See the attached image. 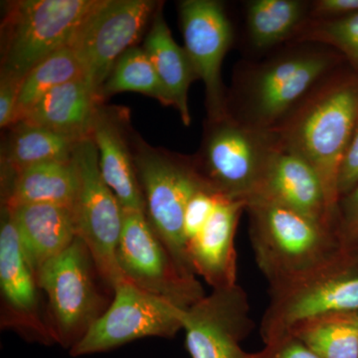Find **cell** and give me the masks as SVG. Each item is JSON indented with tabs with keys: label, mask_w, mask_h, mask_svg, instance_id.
I'll list each match as a JSON object with an SVG mask.
<instances>
[{
	"label": "cell",
	"mask_w": 358,
	"mask_h": 358,
	"mask_svg": "<svg viewBox=\"0 0 358 358\" xmlns=\"http://www.w3.org/2000/svg\"><path fill=\"white\" fill-rule=\"evenodd\" d=\"M96 0L7 2L1 23V69L23 79L39 62L71 46Z\"/></svg>",
	"instance_id": "6"
},
{
	"label": "cell",
	"mask_w": 358,
	"mask_h": 358,
	"mask_svg": "<svg viewBox=\"0 0 358 358\" xmlns=\"http://www.w3.org/2000/svg\"><path fill=\"white\" fill-rule=\"evenodd\" d=\"M358 185V121L345 155L341 159L338 178L339 199ZM339 201V200H338Z\"/></svg>",
	"instance_id": "33"
},
{
	"label": "cell",
	"mask_w": 358,
	"mask_h": 358,
	"mask_svg": "<svg viewBox=\"0 0 358 358\" xmlns=\"http://www.w3.org/2000/svg\"><path fill=\"white\" fill-rule=\"evenodd\" d=\"M131 147L148 222L179 268L185 274L197 277L188 260L183 220L192 195L208 185L193 157L152 147L134 133Z\"/></svg>",
	"instance_id": "4"
},
{
	"label": "cell",
	"mask_w": 358,
	"mask_h": 358,
	"mask_svg": "<svg viewBox=\"0 0 358 358\" xmlns=\"http://www.w3.org/2000/svg\"><path fill=\"white\" fill-rule=\"evenodd\" d=\"M103 102L85 77L79 78L47 93L20 122L84 140L91 136L96 110Z\"/></svg>",
	"instance_id": "20"
},
{
	"label": "cell",
	"mask_w": 358,
	"mask_h": 358,
	"mask_svg": "<svg viewBox=\"0 0 358 358\" xmlns=\"http://www.w3.org/2000/svg\"><path fill=\"white\" fill-rule=\"evenodd\" d=\"M185 312L171 301L122 280L115 285L109 308L70 355L78 357L107 352L145 338H173L183 331Z\"/></svg>",
	"instance_id": "9"
},
{
	"label": "cell",
	"mask_w": 358,
	"mask_h": 358,
	"mask_svg": "<svg viewBox=\"0 0 358 358\" xmlns=\"http://www.w3.org/2000/svg\"><path fill=\"white\" fill-rule=\"evenodd\" d=\"M248 296L239 285L213 289L183 317L186 350L192 358H256L241 343L253 329Z\"/></svg>",
	"instance_id": "14"
},
{
	"label": "cell",
	"mask_w": 358,
	"mask_h": 358,
	"mask_svg": "<svg viewBox=\"0 0 358 358\" xmlns=\"http://www.w3.org/2000/svg\"><path fill=\"white\" fill-rule=\"evenodd\" d=\"M124 92L143 94L166 107H173L152 61L143 47L136 45L117 59L101 90V98L105 101L108 96Z\"/></svg>",
	"instance_id": "26"
},
{
	"label": "cell",
	"mask_w": 358,
	"mask_h": 358,
	"mask_svg": "<svg viewBox=\"0 0 358 358\" xmlns=\"http://www.w3.org/2000/svg\"><path fill=\"white\" fill-rule=\"evenodd\" d=\"M256 358H320L303 341L292 334L265 343V348L256 352Z\"/></svg>",
	"instance_id": "31"
},
{
	"label": "cell",
	"mask_w": 358,
	"mask_h": 358,
	"mask_svg": "<svg viewBox=\"0 0 358 358\" xmlns=\"http://www.w3.org/2000/svg\"><path fill=\"white\" fill-rule=\"evenodd\" d=\"M223 199L222 195L214 192L208 186L201 188L192 195L186 205L183 220L186 246L188 242L201 232Z\"/></svg>",
	"instance_id": "29"
},
{
	"label": "cell",
	"mask_w": 358,
	"mask_h": 358,
	"mask_svg": "<svg viewBox=\"0 0 358 358\" xmlns=\"http://www.w3.org/2000/svg\"><path fill=\"white\" fill-rule=\"evenodd\" d=\"M78 174L74 162H51L28 167L1 185V205L53 204L72 207L76 199Z\"/></svg>",
	"instance_id": "22"
},
{
	"label": "cell",
	"mask_w": 358,
	"mask_h": 358,
	"mask_svg": "<svg viewBox=\"0 0 358 358\" xmlns=\"http://www.w3.org/2000/svg\"><path fill=\"white\" fill-rule=\"evenodd\" d=\"M178 16L183 47L204 84L208 121H221L230 115L221 71L233 43V27L225 7L217 0H182Z\"/></svg>",
	"instance_id": "13"
},
{
	"label": "cell",
	"mask_w": 358,
	"mask_h": 358,
	"mask_svg": "<svg viewBox=\"0 0 358 358\" xmlns=\"http://www.w3.org/2000/svg\"><path fill=\"white\" fill-rule=\"evenodd\" d=\"M1 148V185L28 167L51 162H70L78 143L70 138L18 122L9 127Z\"/></svg>",
	"instance_id": "23"
},
{
	"label": "cell",
	"mask_w": 358,
	"mask_h": 358,
	"mask_svg": "<svg viewBox=\"0 0 358 358\" xmlns=\"http://www.w3.org/2000/svg\"><path fill=\"white\" fill-rule=\"evenodd\" d=\"M334 232L350 253L358 245V185L339 199Z\"/></svg>",
	"instance_id": "30"
},
{
	"label": "cell",
	"mask_w": 358,
	"mask_h": 358,
	"mask_svg": "<svg viewBox=\"0 0 358 358\" xmlns=\"http://www.w3.org/2000/svg\"><path fill=\"white\" fill-rule=\"evenodd\" d=\"M37 275L21 246L10 212L1 205L0 221V296L2 329L28 341L54 345L40 306Z\"/></svg>",
	"instance_id": "15"
},
{
	"label": "cell",
	"mask_w": 358,
	"mask_h": 358,
	"mask_svg": "<svg viewBox=\"0 0 358 358\" xmlns=\"http://www.w3.org/2000/svg\"><path fill=\"white\" fill-rule=\"evenodd\" d=\"M8 209L21 246L36 274L77 238L72 207L31 204Z\"/></svg>",
	"instance_id": "19"
},
{
	"label": "cell",
	"mask_w": 358,
	"mask_h": 358,
	"mask_svg": "<svg viewBox=\"0 0 358 358\" xmlns=\"http://www.w3.org/2000/svg\"><path fill=\"white\" fill-rule=\"evenodd\" d=\"M133 134L127 108L103 103L99 106L91 138L98 150L101 174L122 210L145 213V200L134 167Z\"/></svg>",
	"instance_id": "16"
},
{
	"label": "cell",
	"mask_w": 358,
	"mask_h": 358,
	"mask_svg": "<svg viewBox=\"0 0 358 358\" xmlns=\"http://www.w3.org/2000/svg\"><path fill=\"white\" fill-rule=\"evenodd\" d=\"M250 238L256 262L278 293L348 262L336 232L298 212L260 199L249 200Z\"/></svg>",
	"instance_id": "1"
},
{
	"label": "cell",
	"mask_w": 358,
	"mask_h": 358,
	"mask_svg": "<svg viewBox=\"0 0 358 358\" xmlns=\"http://www.w3.org/2000/svg\"><path fill=\"white\" fill-rule=\"evenodd\" d=\"M358 13V0H317L312 2L310 18L338 17Z\"/></svg>",
	"instance_id": "34"
},
{
	"label": "cell",
	"mask_w": 358,
	"mask_h": 358,
	"mask_svg": "<svg viewBox=\"0 0 358 358\" xmlns=\"http://www.w3.org/2000/svg\"><path fill=\"white\" fill-rule=\"evenodd\" d=\"M159 3L155 0H96L85 18L70 47L81 63L85 79L100 96L117 59L136 46Z\"/></svg>",
	"instance_id": "11"
},
{
	"label": "cell",
	"mask_w": 358,
	"mask_h": 358,
	"mask_svg": "<svg viewBox=\"0 0 358 358\" xmlns=\"http://www.w3.org/2000/svg\"><path fill=\"white\" fill-rule=\"evenodd\" d=\"M83 77L81 63L70 46L45 58L23 78L15 122L52 90Z\"/></svg>",
	"instance_id": "27"
},
{
	"label": "cell",
	"mask_w": 358,
	"mask_h": 358,
	"mask_svg": "<svg viewBox=\"0 0 358 358\" xmlns=\"http://www.w3.org/2000/svg\"><path fill=\"white\" fill-rule=\"evenodd\" d=\"M278 145L275 131L252 128L228 115L221 121H207L201 148L193 157L214 192L248 203Z\"/></svg>",
	"instance_id": "7"
},
{
	"label": "cell",
	"mask_w": 358,
	"mask_h": 358,
	"mask_svg": "<svg viewBox=\"0 0 358 358\" xmlns=\"http://www.w3.org/2000/svg\"><path fill=\"white\" fill-rule=\"evenodd\" d=\"M248 70L237 88L231 117L247 126L275 131L338 64L336 50L303 42Z\"/></svg>",
	"instance_id": "3"
},
{
	"label": "cell",
	"mask_w": 358,
	"mask_h": 358,
	"mask_svg": "<svg viewBox=\"0 0 358 358\" xmlns=\"http://www.w3.org/2000/svg\"><path fill=\"white\" fill-rule=\"evenodd\" d=\"M289 334L320 358H358V312L333 313L308 320Z\"/></svg>",
	"instance_id": "25"
},
{
	"label": "cell",
	"mask_w": 358,
	"mask_h": 358,
	"mask_svg": "<svg viewBox=\"0 0 358 358\" xmlns=\"http://www.w3.org/2000/svg\"><path fill=\"white\" fill-rule=\"evenodd\" d=\"M246 208V201L224 197L201 232L188 242V260L193 272L203 278L212 289L237 284L235 237Z\"/></svg>",
	"instance_id": "18"
},
{
	"label": "cell",
	"mask_w": 358,
	"mask_h": 358,
	"mask_svg": "<svg viewBox=\"0 0 358 358\" xmlns=\"http://www.w3.org/2000/svg\"><path fill=\"white\" fill-rule=\"evenodd\" d=\"M117 260L127 281L182 310L205 296L197 278L179 268L143 212L122 210Z\"/></svg>",
	"instance_id": "10"
},
{
	"label": "cell",
	"mask_w": 358,
	"mask_h": 358,
	"mask_svg": "<svg viewBox=\"0 0 358 358\" xmlns=\"http://www.w3.org/2000/svg\"><path fill=\"white\" fill-rule=\"evenodd\" d=\"M310 2L303 0H252L246 6L250 44L257 50L273 48L296 38L310 20Z\"/></svg>",
	"instance_id": "24"
},
{
	"label": "cell",
	"mask_w": 358,
	"mask_h": 358,
	"mask_svg": "<svg viewBox=\"0 0 358 358\" xmlns=\"http://www.w3.org/2000/svg\"><path fill=\"white\" fill-rule=\"evenodd\" d=\"M22 80L20 78L0 72V127L8 129L16 120L18 96Z\"/></svg>",
	"instance_id": "32"
},
{
	"label": "cell",
	"mask_w": 358,
	"mask_h": 358,
	"mask_svg": "<svg viewBox=\"0 0 358 358\" xmlns=\"http://www.w3.org/2000/svg\"><path fill=\"white\" fill-rule=\"evenodd\" d=\"M253 199L282 205L334 231L333 215L319 174L303 157L282 148L280 143L271 155Z\"/></svg>",
	"instance_id": "17"
},
{
	"label": "cell",
	"mask_w": 358,
	"mask_h": 358,
	"mask_svg": "<svg viewBox=\"0 0 358 358\" xmlns=\"http://www.w3.org/2000/svg\"><path fill=\"white\" fill-rule=\"evenodd\" d=\"M47 296L46 322L55 343L72 350L109 308L108 291L93 257L77 237L69 248L37 272Z\"/></svg>",
	"instance_id": "5"
},
{
	"label": "cell",
	"mask_w": 358,
	"mask_h": 358,
	"mask_svg": "<svg viewBox=\"0 0 358 358\" xmlns=\"http://www.w3.org/2000/svg\"><path fill=\"white\" fill-rule=\"evenodd\" d=\"M358 266L350 262L271 294L264 313V343L289 334L301 322L338 313L358 312Z\"/></svg>",
	"instance_id": "12"
},
{
	"label": "cell",
	"mask_w": 358,
	"mask_h": 358,
	"mask_svg": "<svg viewBox=\"0 0 358 358\" xmlns=\"http://www.w3.org/2000/svg\"><path fill=\"white\" fill-rule=\"evenodd\" d=\"M296 41L329 47L345 56L358 69V13L319 20L310 18L296 35Z\"/></svg>",
	"instance_id": "28"
},
{
	"label": "cell",
	"mask_w": 358,
	"mask_h": 358,
	"mask_svg": "<svg viewBox=\"0 0 358 358\" xmlns=\"http://www.w3.org/2000/svg\"><path fill=\"white\" fill-rule=\"evenodd\" d=\"M73 162L78 174L73 205L77 237L89 249L103 279L114 289L124 279L117 260L122 208L101 174L98 150L91 136L78 143Z\"/></svg>",
	"instance_id": "8"
},
{
	"label": "cell",
	"mask_w": 358,
	"mask_h": 358,
	"mask_svg": "<svg viewBox=\"0 0 358 358\" xmlns=\"http://www.w3.org/2000/svg\"><path fill=\"white\" fill-rule=\"evenodd\" d=\"M348 258H350V262L358 266V245L348 253Z\"/></svg>",
	"instance_id": "35"
},
{
	"label": "cell",
	"mask_w": 358,
	"mask_h": 358,
	"mask_svg": "<svg viewBox=\"0 0 358 358\" xmlns=\"http://www.w3.org/2000/svg\"><path fill=\"white\" fill-rule=\"evenodd\" d=\"M358 121V80L329 75L275 129L280 145L319 174L336 220L341 159Z\"/></svg>",
	"instance_id": "2"
},
{
	"label": "cell",
	"mask_w": 358,
	"mask_h": 358,
	"mask_svg": "<svg viewBox=\"0 0 358 358\" xmlns=\"http://www.w3.org/2000/svg\"><path fill=\"white\" fill-rule=\"evenodd\" d=\"M143 50L152 61L160 81L166 88L171 105L178 110L185 126L192 122L188 93L195 80H199L185 47L174 40L164 15V3L155 11L145 41Z\"/></svg>",
	"instance_id": "21"
}]
</instances>
